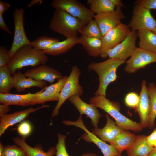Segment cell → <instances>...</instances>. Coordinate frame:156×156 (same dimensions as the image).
<instances>
[{"mask_svg": "<svg viewBox=\"0 0 156 156\" xmlns=\"http://www.w3.org/2000/svg\"><path fill=\"white\" fill-rule=\"evenodd\" d=\"M4 149V156H27L23 149L16 145H7Z\"/></svg>", "mask_w": 156, "mask_h": 156, "instance_id": "e575fe53", "label": "cell"}, {"mask_svg": "<svg viewBox=\"0 0 156 156\" xmlns=\"http://www.w3.org/2000/svg\"><path fill=\"white\" fill-rule=\"evenodd\" d=\"M49 59L42 50L34 49L30 45L24 46L19 49L8 64L7 67L11 75L24 67H36L40 64H45Z\"/></svg>", "mask_w": 156, "mask_h": 156, "instance_id": "7a4b0ae2", "label": "cell"}, {"mask_svg": "<svg viewBox=\"0 0 156 156\" xmlns=\"http://www.w3.org/2000/svg\"><path fill=\"white\" fill-rule=\"evenodd\" d=\"M49 105H44L36 108L29 107L26 109L15 112L10 114H5L0 118V136H1L10 127L21 122L30 114L39 109L48 108Z\"/></svg>", "mask_w": 156, "mask_h": 156, "instance_id": "5bb4252c", "label": "cell"}, {"mask_svg": "<svg viewBox=\"0 0 156 156\" xmlns=\"http://www.w3.org/2000/svg\"><path fill=\"white\" fill-rule=\"evenodd\" d=\"M13 140L14 143L25 151L27 156H53L56 153V148L53 147L50 148L47 152H45L38 146H31L24 139L19 137L14 138Z\"/></svg>", "mask_w": 156, "mask_h": 156, "instance_id": "d4e9b609", "label": "cell"}, {"mask_svg": "<svg viewBox=\"0 0 156 156\" xmlns=\"http://www.w3.org/2000/svg\"><path fill=\"white\" fill-rule=\"evenodd\" d=\"M10 7V5L6 2L0 1V14H3Z\"/></svg>", "mask_w": 156, "mask_h": 156, "instance_id": "60d3db41", "label": "cell"}, {"mask_svg": "<svg viewBox=\"0 0 156 156\" xmlns=\"http://www.w3.org/2000/svg\"><path fill=\"white\" fill-rule=\"evenodd\" d=\"M128 26L131 30L152 31L156 28V20L152 15L150 10L141 6L134 5L131 19Z\"/></svg>", "mask_w": 156, "mask_h": 156, "instance_id": "ba28073f", "label": "cell"}, {"mask_svg": "<svg viewBox=\"0 0 156 156\" xmlns=\"http://www.w3.org/2000/svg\"><path fill=\"white\" fill-rule=\"evenodd\" d=\"M4 146L2 143H0V156H4Z\"/></svg>", "mask_w": 156, "mask_h": 156, "instance_id": "f6af8a7d", "label": "cell"}, {"mask_svg": "<svg viewBox=\"0 0 156 156\" xmlns=\"http://www.w3.org/2000/svg\"><path fill=\"white\" fill-rule=\"evenodd\" d=\"M148 156H156V148H154Z\"/></svg>", "mask_w": 156, "mask_h": 156, "instance_id": "bcb514c9", "label": "cell"}, {"mask_svg": "<svg viewBox=\"0 0 156 156\" xmlns=\"http://www.w3.org/2000/svg\"><path fill=\"white\" fill-rule=\"evenodd\" d=\"M13 88V79L7 66L0 68V93L6 94Z\"/></svg>", "mask_w": 156, "mask_h": 156, "instance_id": "f546056e", "label": "cell"}, {"mask_svg": "<svg viewBox=\"0 0 156 156\" xmlns=\"http://www.w3.org/2000/svg\"><path fill=\"white\" fill-rule=\"evenodd\" d=\"M24 74L39 81H45L52 83L63 77L59 71L45 64H42L26 71Z\"/></svg>", "mask_w": 156, "mask_h": 156, "instance_id": "9a60e30c", "label": "cell"}, {"mask_svg": "<svg viewBox=\"0 0 156 156\" xmlns=\"http://www.w3.org/2000/svg\"><path fill=\"white\" fill-rule=\"evenodd\" d=\"M156 62V54L137 47L127 62L124 70L133 73L151 63Z\"/></svg>", "mask_w": 156, "mask_h": 156, "instance_id": "8fae6325", "label": "cell"}, {"mask_svg": "<svg viewBox=\"0 0 156 156\" xmlns=\"http://www.w3.org/2000/svg\"><path fill=\"white\" fill-rule=\"evenodd\" d=\"M107 122L103 128H94L92 133L99 137L102 140L110 143L123 130L118 127L110 118L109 115L106 114Z\"/></svg>", "mask_w": 156, "mask_h": 156, "instance_id": "ffe728a7", "label": "cell"}, {"mask_svg": "<svg viewBox=\"0 0 156 156\" xmlns=\"http://www.w3.org/2000/svg\"><path fill=\"white\" fill-rule=\"evenodd\" d=\"M81 156H97L95 153H86L82 155Z\"/></svg>", "mask_w": 156, "mask_h": 156, "instance_id": "7dc6e473", "label": "cell"}, {"mask_svg": "<svg viewBox=\"0 0 156 156\" xmlns=\"http://www.w3.org/2000/svg\"><path fill=\"white\" fill-rule=\"evenodd\" d=\"M81 74L77 66H72L70 75L60 93L57 104L52 112V117L58 115L60 107L69 97L75 94L79 96L83 95V89L79 82Z\"/></svg>", "mask_w": 156, "mask_h": 156, "instance_id": "5b68a950", "label": "cell"}, {"mask_svg": "<svg viewBox=\"0 0 156 156\" xmlns=\"http://www.w3.org/2000/svg\"><path fill=\"white\" fill-rule=\"evenodd\" d=\"M135 5L141 6L146 9H156V0H137L135 1Z\"/></svg>", "mask_w": 156, "mask_h": 156, "instance_id": "74e56055", "label": "cell"}, {"mask_svg": "<svg viewBox=\"0 0 156 156\" xmlns=\"http://www.w3.org/2000/svg\"><path fill=\"white\" fill-rule=\"evenodd\" d=\"M80 44L79 37L67 38L57 42L43 51L46 54L56 56L66 53L74 46Z\"/></svg>", "mask_w": 156, "mask_h": 156, "instance_id": "603a6c76", "label": "cell"}, {"mask_svg": "<svg viewBox=\"0 0 156 156\" xmlns=\"http://www.w3.org/2000/svg\"><path fill=\"white\" fill-rule=\"evenodd\" d=\"M68 77L67 76H65L58 80L57 82L46 86L45 90L37 95L32 105L43 104L48 101H58L60 93Z\"/></svg>", "mask_w": 156, "mask_h": 156, "instance_id": "e0dca14e", "label": "cell"}, {"mask_svg": "<svg viewBox=\"0 0 156 156\" xmlns=\"http://www.w3.org/2000/svg\"><path fill=\"white\" fill-rule=\"evenodd\" d=\"M125 61L119 59L109 58L100 62H92L89 64L88 69L95 72L99 79L98 88L94 93L95 96H106L107 88L117 78L116 71L118 67Z\"/></svg>", "mask_w": 156, "mask_h": 156, "instance_id": "3957f363", "label": "cell"}, {"mask_svg": "<svg viewBox=\"0 0 156 156\" xmlns=\"http://www.w3.org/2000/svg\"><path fill=\"white\" fill-rule=\"evenodd\" d=\"M83 27L79 19L59 8L55 9L49 25L51 30L66 38L76 37Z\"/></svg>", "mask_w": 156, "mask_h": 156, "instance_id": "277c9868", "label": "cell"}, {"mask_svg": "<svg viewBox=\"0 0 156 156\" xmlns=\"http://www.w3.org/2000/svg\"><path fill=\"white\" fill-rule=\"evenodd\" d=\"M147 89L151 102V110L147 127L152 129L155 126L156 117V86L153 83H149Z\"/></svg>", "mask_w": 156, "mask_h": 156, "instance_id": "f1b7e54d", "label": "cell"}, {"mask_svg": "<svg viewBox=\"0 0 156 156\" xmlns=\"http://www.w3.org/2000/svg\"><path fill=\"white\" fill-rule=\"evenodd\" d=\"M55 9L59 8L79 19L83 26L94 18L95 14L76 0H54L51 4Z\"/></svg>", "mask_w": 156, "mask_h": 156, "instance_id": "8992f818", "label": "cell"}, {"mask_svg": "<svg viewBox=\"0 0 156 156\" xmlns=\"http://www.w3.org/2000/svg\"><path fill=\"white\" fill-rule=\"evenodd\" d=\"M152 31L156 34V28L154 29Z\"/></svg>", "mask_w": 156, "mask_h": 156, "instance_id": "c3c4849f", "label": "cell"}, {"mask_svg": "<svg viewBox=\"0 0 156 156\" xmlns=\"http://www.w3.org/2000/svg\"><path fill=\"white\" fill-rule=\"evenodd\" d=\"M139 47L156 54V34L150 30L137 31Z\"/></svg>", "mask_w": 156, "mask_h": 156, "instance_id": "484cf974", "label": "cell"}, {"mask_svg": "<svg viewBox=\"0 0 156 156\" xmlns=\"http://www.w3.org/2000/svg\"><path fill=\"white\" fill-rule=\"evenodd\" d=\"M136 136L128 131L123 130L109 143L121 154L123 151L127 150L132 146Z\"/></svg>", "mask_w": 156, "mask_h": 156, "instance_id": "cb8c5ba5", "label": "cell"}, {"mask_svg": "<svg viewBox=\"0 0 156 156\" xmlns=\"http://www.w3.org/2000/svg\"><path fill=\"white\" fill-rule=\"evenodd\" d=\"M79 32L82 36L90 38L101 39L103 37L100 28L94 19H92L83 27Z\"/></svg>", "mask_w": 156, "mask_h": 156, "instance_id": "4dcf8cb0", "label": "cell"}, {"mask_svg": "<svg viewBox=\"0 0 156 156\" xmlns=\"http://www.w3.org/2000/svg\"><path fill=\"white\" fill-rule=\"evenodd\" d=\"M46 86L40 91L34 93H29L24 94H17L10 93H0V103L8 106L15 105L23 107L32 105L37 95L43 91Z\"/></svg>", "mask_w": 156, "mask_h": 156, "instance_id": "ac0fdd59", "label": "cell"}, {"mask_svg": "<svg viewBox=\"0 0 156 156\" xmlns=\"http://www.w3.org/2000/svg\"><path fill=\"white\" fill-rule=\"evenodd\" d=\"M139 101V96L134 92H131L125 96L124 102L126 105L130 108L136 109Z\"/></svg>", "mask_w": 156, "mask_h": 156, "instance_id": "836d02e7", "label": "cell"}, {"mask_svg": "<svg viewBox=\"0 0 156 156\" xmlns=\"http://www.w3.org/2000/svg\"><path fill=\"white\" fill-rule=\"evenodd\" d=\"M68 100L79 111L80 115H86L91 120L92 125L94 128L98 127L99 119L101 117L96 107L83 101L79 96L75 94L69 97Z\"/></svg>", "mask_w": 156, "mask_h": 156, "instance_id": "2e32d148", "label": "cell"}, {"mask_svg": "<svg viewBox=\"0 0 156 156\" xmlns=\"http://www.w3.org/2000/svg\"><path fill=\"white\" fill-rule=\"evenodd\" d=\"M87 4L90 5V9L95 14L114 11L115 6L111 0H88Z\"/></svg>", "mask_w": 156, "mask_h": 156, "instance_id": "83f0119b", "label": "cell"}, {"mask_svg": "<svg viewBox=\"0 0 156 156\" xmlns=\"http://www.w3.org/2000/svg\"><path fill=\"white\" fill-rule=\"evenodd\" d=\"M11 60L9 50L2 46H0V68L7 66Z\"/></svg>", "mask_w": 156, "mask_h": 156, "instance_id": "8d00e7d4", "label": "cell"}, {"mask_svg": "<svg viewBox=\"0 0 156 156\" xmlns=\"http://www.w3.org/2000/svg\"><path fill=\"white\" fill-rule=\"evenodd\" d=\"M3 14H0V27L4 31L10 34H12V32L5 24L3 16Z\"/></svg>", "mask_w": 156, "mask_h": 156, "instance_id": "ab89813d", "label": "cell"}, {"mask_svg": "<svg viewBox=\"0 0 156 156\" xmlns=\"http://www.w3.org/2000/svg\"><path fill=\"white\" fill-rule=\"evenodd\" d=\"M24 10L21 8H16L14 11V31L13 42L9 50V55L11 59L18 50L26 45L31 46V42L26 35L24 25Z\"/></svg>", "mask_w": 156, "mask_h": 156, "instance_id": "52a82bcc", "label": "cell"}, {"mask_svg": "<svg viewBox=\"0 0 156 156\" xmlns=\"http://www.w3.org/2000/svg\"><path fill=\"white\" fill-rule=\"evenodd\" d=\"M66 136L59 133L58 136V143L55 148V156H69L67 151L65 144Z\"/></svg>", "mask_w": 156, "mask_h": 156, "instance_id": "d6a6232c", "label": "cell"}, {"mask_svg": "<svg viewBox=\"0 0 156 156\" xmlns=\"http://www.w3.org/2000/svg\"><path fill=\"white\" fill-rule=\"evenodd\" d=\"M137 31L131 30L123 41L106 52L107 57L125 61L137 47Z\"/></svg>", "mask_w": 156, "mask_h": 156, "instance_id": "30bf717a", "label": "cell"}, {"mask_svg": "<svg viewBox=\"0 0 156 156\" xmlns=\"http://www.w3.org/2000/svg\"><path fill=\"white\" fill-rule=\"evenodd\" d=\"M82 47L90 56H100L102 47L101 39L90 38L81 35L79 37Z\"/></svg>", "mask_w": 156, "mask_h": 156, "instance_id": "4316f807", "label": "cell"}, {"mask_svg": "<svg viewBox=\"0 0 156 156\" xmlns=\"http://www.w3.org/2000/svg\"><path fill=\"white\" fill-rule=\"evenodd\" d=\"M125 18L121 7H116L113 11L95 14L97 23L103 36L108 31L118 26Z\"/></svg>", "mask_w": 156, "mask_h": 156, "instance_id": "4fadbf2b", "label": "cell"}, {"mask_svg": "<svg viewBox=\"0 0 156 156\" xmlns=\"http://www.w3.org/2000/svg\"><path fill=\"white\" fill-rule=\"evenodd\" d=\"M131 30L128 25L122 23L103 36L101 57L103 59L107 58L106 52L123 41Z\"/></svg>", "mask_w": 156, "mask_h": 156, "instance_id": "9c48e42d", "label": "cell"}, {"mask_svg": "<svg viewBox=\"0 0 156 156\" xmlns=\"http://www.w3.org/2000/svg\"><path fill=\"white\" fill-rule=\"evenodd\" d=\"M8 105L1 103L0 105V116L7 114L10 110V108Z\"/></svg>", "mask_w": 156, "mask_h": 156, "instance_id": "b9f144b4", "label": "cell"}, {"mask_svg": "<svg viewBox=\"0 0 156 156\" xmlns=\"http://www.w3.org/2000/svg\"><path fill=\"white\" fill-rule=\"evenodd\" d=\"M147 136H136L132 146L126 150L128 156H148L154 148L148 144Z\"/></svg>", "mask_w": 156, "mask_h": 156, "instance_id": "7402d4cb", "label": "cell"}, {"mask_svg": "<svg viewBox=\"0 0 156 156\" xmlns=\"http://www.w3.org/2000/svg\"><path fill=\"white\" fill-rule=\"evenodd\" d=\"M12 77L13 88L19 92L32 87H36L43 89L46 86L45 81H37L31 78L26 77L20 71L13 75Z\"/></svg>", "mask_w": 156, "mask_h": 156, "instance_id": "44dd1931", "label": "cell"}, {"mask_svg": "<svg viewBox=\"0 0 156 156\" xmlns=\"http://www.w3.org/2000/svg\"><path fill=\"white\" fill-rule=\"evenodd\" d=\"M32 129V125L30 122L28 121H24L18 125L17 130L19 134L24 138L30 135Z\"/></svg>", "mask_w": 156, "mask_h": 156, "instance_id": "d590c367", "label": "cell"}, {"mask_svg": "<svg viewBox=\"0 0 156 156\" xmlns=\"http://www.w3.org/2000/svg\"><path fill=\"white\" fill-rule=\"evenodd\" d=\"M111 1L115 7H123L124 6L120 0H111Z\"/></svg>", "mask_w": 156, "mask_h": 156, "instance_id": "7bdbcfd3", "label": "cell"}, {"mask_svg": "<svg viewBox=\"0 0 156 156\" xmlns=\"http://www.w3.org/2000/svg\"><path fill=\"white\" fill-rule=\"evenodd\" d=\"M89 103L107 113L115 120L117 125L122 129L139 132L143 127L140 123L134 122L125 116L120 112L119 104L107 99L106 96H95L91 97Z\"/></svg>", "mask_w": 156, "mask_h": 156, "instance_id": "6da1fadb", "label": "cell"}, {"mask_svg": "<svg viewBox=\"0 0 156 156\" xmlns=\"http://www.w3.org/2000/svg\"><path fill=\"white\" fill-rule=\"evenodd\" d=\"M59 41V39L57 38L42 36L37 38L31 42V46L34 49L43 51Z\"/></svg>", "mask_w": 156, "mask_h": 156, "instance_id": "1f68e13d", "label": "cell"}, {"mask_svg": "<svg viewBox=\"0 0 156 156\" xmlns=\"http://www.w3.org/2000/svg\"><path fill=\"white\" fill-rule=\"evenodd\" d=\"M42 0H32L27 5V6L28 8L31 7L38 3L42 2Z\"/></svg>", "mask_w": 156, "mask_h": 156, "instance_id": "ee69618b", "label": "cell"}, {"mask_svg": "<svg viewBox=\"0 0 156 156\" xmlns=\"http://www.w3.org/2000/svg\"><path fill=\"white\" fill-rule=\"evenodd\" d=\"M68 125L78 127L84 131L85 133L82 135V138L87 142L95 144L100 149L104 156H122L113 146L107 144L88 129L83 123L81 116L80 115L75 121H70Z\"/></svg>", "mask_w": 156, "mask_h": 156, "instance_id": "7c38bea8", "label": "cell"}, {"mask_svg": "<svg viewBox=\"0 0 156 156\" xmlns=\"http://www.w3.org/2000/svg\"><path fill=\"white\" fill-rule=\"evenodd\" d=\"M146 83L145 80H143L139 95V101L136 109L140 119V123L143 127H147L151 110V102Z\"/></svg>", "mask_w": 156, "mask_h": 156, "instance_id": "d6986e66", "label": "cell"}, {"mask_svg": "<svg viewBox=\"0 0 156 156\" xmlns=\"http://www.w3.org/2000/svg\"><path fill=\"white\" fill-rule=\"evenodd\" d=\"M146 138L149 145L156 148V128L150 135L147 136Z\"/></svg>", "mask_w": 156, "mask_h": 156, "instance_id": "f35d334b", "label": "cell"}]
</instances>
